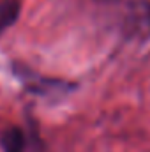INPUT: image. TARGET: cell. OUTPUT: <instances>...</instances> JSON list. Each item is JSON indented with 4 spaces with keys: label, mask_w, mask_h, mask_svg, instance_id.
Returning a JSON list of instances; mask_svg holds the SVG:
<instances>
[{
    "label": "cell",
    "mask_w": 150,
    "mask_h": 152,
    "mask_svg": "<svg viewBox=\"0 0 150 152\" xmlns=\"http://www.w3.org/2000/svg\"><path fill=\"white\" fill-rule=\"evenodd\" d=\"M0 145L4 152H25L27 151V138L21 127L9 126L0 133Z\"/></svg>",
    "instance_id": "1"
},
{
    "label": "cell",
    "mask_w": 150,
    "mask_h": 152,
    "mask_svg": "<svg viewBox=\"0 0 150 152\" xmlns=\"http://www.w3.org/2000/svg\"><path fill=\"white\" fill-rule=\"evenodd\" d=\"M136 7L141 12L143 21L147 23V27L150 28V0H136Z\"/></svg>",
    "instance_id": "3"
},
{
    "label": "cell",
    "mask_w": 150,
    "mask_h": 152,
    "mask_svg": "<svg viewBox=\"0 0 150 152\" xmlns=\"http://www.w3.org/2000/svg\"><path fill=\"white\" fill-rule=\"evenodd\" d=\"M21 16V0H0V37Z\"/></svg>",
    "instance_id": "2"
}]
</instances>
